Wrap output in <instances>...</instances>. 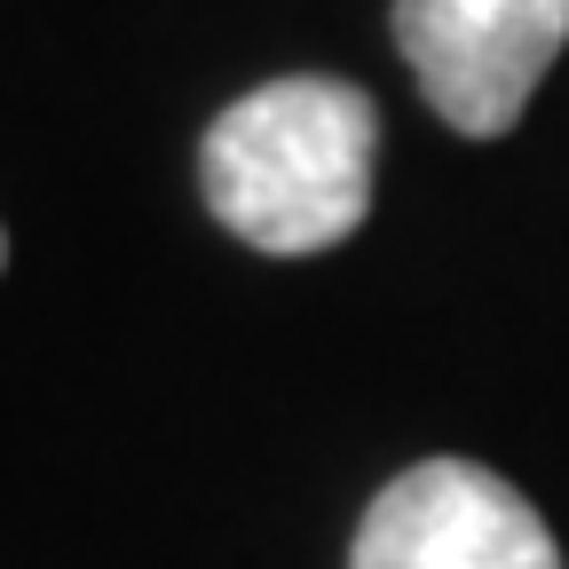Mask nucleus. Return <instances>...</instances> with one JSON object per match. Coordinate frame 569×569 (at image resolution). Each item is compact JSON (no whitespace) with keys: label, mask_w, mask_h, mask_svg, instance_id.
Masks as SVG:
<instances>
[{"label":"nucleus","mask_w":569,"mask_h":569,"mask_svg":"<svg viewBox=\"0 0 569 569\" xmlns=\"http://www.w3.org/2000/svg\"><path fill=\"white\" fill-rule=\"evenodd\" d=\"M372 142L380 119L365 88L293 71L238 96L206 127L198 182L230 238L293 261L356 238V222L372 213Z\"/></svg>","instance_id":"nucleus-1"},{"label":"nucleus","mask_w":569,"mask_h":569,"mask_svg":"<svg viewBox=\"0 0 569 569\" xmlns=\"http://www.w3.org/2000/svg\"><path fill=\"white\" fill-rule=\"evenodd\" d=\"M396 48L436 119L490 142L569 48V0H396Z\"/></svg>","instance_id":"nucleus-2"},{"label":"nucleus","mask_w":569,"mask_h":569,"mask_svg":"<svg viewBox=\"0 0 569 569\" xmlns=\"http://www.w3.org/2000/svg\"><path fill=\"white\" fill-rule=\"evenodd\" d=\"M348 569H561V546L507 475L419 459L372 498Z\"/></svg>","instance_id":"nucleus-3"},{"label":"nucleus","mask_w":569,"mask_h":569,"mask_svg":"<svg viewBox=\"0 0 569 569\" xmlns=\"http://www.w3.org/2000/svg\"><path fill=\"white\" fill-rule=\"evenodd\" d=\"M0 261H9V238H0Z\"/></svg>","instance_id":"nucleus-4"}]
</instances>
